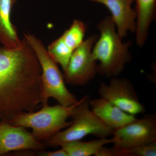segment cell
Wrapping results in <instances>:
<instances>
[{"instance_id":"7a4b0ae2","label":"cell","mask_w":156,"mask_h":156,"mask_svg":"<svg viewBox=\"0 0 156 156\" xmlns=\"http://www.w3.org/2000/svg\"><path fill=\"white\" fill-rule=\"evenodd\" d=\"M97 27L100 36L93 46L92 53L94 59L99 62L98 64V71L102 76L115 77L123 71L126 65L131 61L129 49L132 42H122L111 16L101 20Z\"/></svg>"},{"instance_id":"6da1fadb","label":"cell","mask_w":156,"mask_h":156,"mask_svg":"<svg viewBox=\"0 0 156 156\" xmlns=\"http://www.w3.org/2000/svg\"><path fill=\"white\" fill-rule=\"evenodd\" d=\"M41 70L25 38L19 48L0 47V122H10L41 104Z\"/></svg>"},{"instance_id":"52a82bcc","label":"cell","mask_w":156,"mask_h":156,"mask_svg":"<svg viewBox=\"0 0 156 156\" xmlns=\"http://www.w3.org/2000/svg\"><path fill=\"white\" fill-rule=\"evenodd\" d=\"M98 93L101 97L130 114L135 116L145 111L133 85L126 78H114L108 84L101 83Z\"/></svg>"},{"instance_id":"ba28073f","label":"cell","mask_w":156,"mask_h":156,"mask_svg":"<svg viewBox=\"0 0 156 156\" xmlns=\"http://www.w3.org/2000/svg\"><path fill=\"white\" fill-rule=\"evenodd\" d=\"M114 147L126 149L156 141V115H146L115 130Z\"/></svg>"},{"instance_id":"e0dca14e","label":"cell","mask_w":156,"mask_h":156,"mask_svg":"<svg viewBox=\"0 0 156 156\" xmlns=\"http://www.w3.org/2000/svg\"><path fill=\"white\" fill-rule=\"evenodd\" d=\"M118 149L120 156H155L156 141L128 148Z\"/></svg>"},{"instance_id":"5bb4252c","label":"cell","mask_w":156,"mask_h":156,"mask_svg":"<svg viewBox=\"0 0 156 156\" xmlns=\"http://www.w3.org/2000/svg\"><path fill=\"white\" fill-rule=\"evenodd\" d=\"M114 142L113 137L99 138L89 141L81 140L66 143L61 146L67 154L68 156H96L102 147Z\"/></svg>"},{"instance_id":"5b68a950","label":"cell","mask_w":156,"mask_h":156,"mask_svg":"<svg viewBox=\"0 0 156 156\" xmlns=\"http://www.w3.org/2000/svg\"><path fill=\"white\" fill-rule=\"evenodd\" d=\"M78 101L70 106L60 104L52 106L48 104L42 105V108L38 111L19 114L9 123L14 126L31 128L35 138L40 142L46 143L57 132L70 126L72 121L68 122L67 119Z\"/></svg>"},{"instance_id":"9a60e30c","label":"cell","mask_w":156,"mask_h":156,"mask_svg":"<svg viewBox=\"0 0 156 156\" xmlns=\"http://www.w3.org/2000/svg\"><path fill=\"white\" fill-rule=\"evenodd\" d=\"M47 50L51 58L57 64L60 65L64 70L73 51L65 43L62 37L51 43Z\"/></svg>"},{"instance_id":"4fadbf2b","label":"cell","mask_w":156,"mask_h":156,"mask_svg":"<svg viewBox=\"0 0 156 156\" xmlns=\"http://www.w3.org/2000/svg\"><path fill=\"white\" fill-rule=\"evenodd\" d=\"M14 5L13 0H0V43L10 48H19L23 42L11 21V11Z\"/></svg>"},{"instance_id":"d6986e66","label":"cell","mask_w":156,"mask_h":156,"mask_svg":"<svg viewBox=\"0 0 156 156\" xmlns=\"http://www.w3.org/2000/svg\"><path fill=\"white\" fill-rule=\"evenodd\" d=\"M17 1L18 0H13V2H14V5H15V3L17 2Z\"/></svg>"},{"instance_id":"7c38bea8","label":"cell","mask_w":156,"mask_h":156,"mask_svg":"<svg viewBox=\"0 0 156 156\" xmlns=\"http://www.w3.org/2000/svg\"><path fill=\"white\" fill-rule=\"evenodd\" d=\"M136 3V44L142 47L145 44L149 30L155 16L156 0H134Z\"/></svg>"},{"instance_id":"2e32d148","label":"cell","mask_w":156,"mask_h":156,"mask_svg":"<svg viewBox=\"0 0 156 156\" xmlns=\"http://www.w3.org/2000/svg\"><path fill=\"white\" fill-rule=\"evenodd\" d=\"M86 31L85 23L80 20H75L61 36L66 44L74 51L83 42Z\"/></svg>"},{"instance_id":"9c48e42d","label":"cell","mask_w":156,"mask_h":156,"mask_svg":"<svg viewBox=\"0 0 156 156\" xmlns=\"http://www.w3.org/2000/svg\"><path fill=\"white\" fill-rule=\"evenodd\" d=\"M46 147L25 128L0 122V155L15 151H43Z\"/></svg>"},{"instance_id":"3957f363","label":"cell","mask_w":156,"mask_h":156,"mask_svg":"<svg viewBox=\"0 0 156 156\" xmlns=\"http://www.w3.org/2000/svg\"><path fill=\"white\" fill-rule=\"evenodd\" d=\"M24 38L35 53L41 70V105L48 104L50 98L64 106L76 103L78 100L66 86L58 64L51 58L41 41L29 33L24 34Z\"/></svg>"},{"instance_id":"8992f818","label":"cell","mask_w":156,"mask_h":156,"mask_svg":"<svg viewBox=\"0 0 156 156\" xmlns=\"http://www.w3.org/2000/svg\"><path fill=\"white\" fill-rule=\"evenodd\" d=\"M98 37L90 36L74 50L63 73L66 83L83 86L92 80L98 71L97 62L92 55L93 46Z\"/></svg>"},{"instance_id":"ac0fdd59","label":"cell","mask_w":156,"mask_h":156,"mask_svg":"<svg viewBox=\"0 0 156 156\" xmlns=\"http://www.w3.org/2000/svg\"><path fill=\"white\" fill-rule=\"evenodd\" d=\"M38 154L39 155L43 156H68L65 151L62 148L58 150L52 151H41Z\"/></svg>"},{"instance_id":"8fae6325","label":"cell","mask_w":156,"mask_h":156,"mask_svg":"<svg viewBox=\"0 0 156 156\" xmlns=\"http://www.w3.org/2000/svg\"><path fill=\"white\" fill-rule=\"evenodd\" d=\"M90 107L98 118L114 131L136 119L102 98L90 100Z\"/></svg>"},{"instance_id":"277c9868","label":"cell","mask_w":156,"mask_h":156,"mask_svg":"<svg viewBox=\"0 0 156 156\" xmlns=\"http://www.w3.org/2000/svg\"><path fill=\"white\" fill-rule=\"evenodd\" d=\"M90 102L89 95L78 101L70 116L73 119L70 126L51 136L45 143L46 145L55 148L66 143L81 140L90 134L99 138L112 134L113 130L104 124L92 112Z\"/></svg>"},{"instance_id":"30bf717a","label":"cell","mask_w":156,"mask_h":156,"mask_svg":"<svg viewBox=\"0 0 156 156\" xmlns=\"http://www.w3.org/2000/svg\"><path fill=\"white\" fill-rule=\"evenodd\" d=\"M105 6L111 13L117 33L123 39L135 33L136 13L132 7L134 0H89Z\"/></svg>"}]
</instances>
